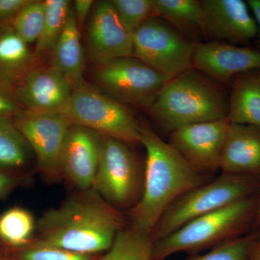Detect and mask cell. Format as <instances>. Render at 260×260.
Instances as JSON below:
<instances>
[{
	"label": "cell",
	"mask_w": 260,
	"mask_h": 260,
	"mask_svg": "<svg viewBox=\"0 0 260 260\" xmlns=\"http://www.w3.org/2000/svg\"><path fill=\"white\" fill-rule=\"evenodd\" d=\"M129 225L122 212L109 204L93 187L77 190L37 220L32 244L85 254L106 253Z\"/></svg>",
	"instance_id": "obj_1"
},
{
	"label": "cell",
	"mask_w": 260,
	"mask_h": 260,
	"mask_svg": "<svg viewBox=\"0 0 260 260\" xmlns=\"http://www.w3.org/2000/svg\"><path fill=\"white\" fill-rule=\"evenodd\" d=\"M140 143L146 150L143 194L128 213L129 225L151 234L162 214L184 193L213 180L195 171L147 123H140Z\"/></svg>",
	"instance_id": "obj_2"
},
{
	"label": "cell",
	"mask_w": 260,
	"mask_h": 260,
	"mask_svg": "<svg viewBox=\"0 0 260 260\" xmlns=\"http://www.w3.org/2000/svg\"><path fill=\"white\" fill-rule=\"evenodd\" d=\"M148 111L161 129L171 133L189 124L225 119L229 96L213 78L191 68L171 78Z\"/></svg>",
	"instance_id": "obj_3"
},
{
	"label": "cell",
	"mask_w": 260,
	"mask_h": 260,
	"mask_svg": "<svg viewBox=\"0 0 260 260\" xmlns=\"http://www.w3.org/2000/svg\"><path fill=\"white\" fill-rule=\"evenodd\" d=\"M259 203L258 194L188 222L153 242L152 260H164L180 251L194 254L242 237L255 222Z\"/></svg>",
	"instance_id": "obj_4"
},
{
	"label": "cell",
	"mask_w": 260,
	"mask_h": 260,
	"mask_svg": "<svg viewBox=\"0 0 260 260\" xmlns=\"http://www.w3.org/2000/svg\"><path fill=\"white\" fill-rule=\"evenodd\" d=\"M259 190L260 177L222 174L173 202L150 235L153 242L158 241L198 217L258 194Z\"/></svg>",
	"instance_id": "obj_5"
},
{
	"label": "cell",
	"mask_w": 260,
	"mask_h": 260,
	"mask_svg": "<svg viewBox=\"0 0 260 260\" xmlns=\"http://www.w3.org/2000/svg\"><path fill=\"white\" fill-rule=\"evenodd\" d=\"M144 169L127 143L103 136L93 187L116 210L133 209L143 194Z\"/></svg>",
	"instance_id": "obj_6"
},
{
	"label": "cell",
	"mask_w": 260,
	"mask_h": 260,
	"mask_svg": "<svg viewBox=\"0 0 260 260\" xmlns=\"http://www.w3.org/2000/svg\"><path fill=\"white\" fill-rule=\"evenodd\" d=\"M64 113L72 124L127 144L140 143V126L120 102L90 87L73 90Z\"/></svg>",
	"instance_id": "obj_7"
},
{
	"label": "cell",
	"mask_w": 260,
	"mask_h": 260,
	"mask_svg": "<svg viewBox=\"0 0 260 260\" xmlns=\"http://www.w3.org/2000/svg\"><path fill=\"white\" fill-rule=\"evenodd\" d=\"M195 44L154 15L133 34L132 56L172 78L192 68Z\"/></svg>",
	"instance_id": "obj_8"
},
{
	"label": "cell",
	"mask_w": 260,
	"mask_h": 260,
	"mask_svg": "<svg viewBox=\"0 0 260 260\" xmlns=\"http://www.w3.org/2000/svg\"><path fill=\"white\" fill-rule=\"evenodd\" d=\"M93 78L109 96L147 110L171 79L133 56L98 64Z\"/></svg>",
	"instance_id": "obj_9"
},
{
	"label": "cell",
	"mask_w": 260,
	"mask_h": 260,
	"mask_svg": "<svg viewBox=\"0 0 260 260\" xmlns=\"http://www.w3.org/2000/svg\"><path fill=\"white\" fill-rule=\"evenodd\" d=\"M13 120L35 154L38 171L51 182L60 180L59 158L72 125L66 114L22 109Z\"/></svg>",
	"instance_id": "obj_10"
},
{
	"label": "cell",
	"mask_w": 260,
	"mask_h": 260,
	"mask_svg": "<svg viewBox=\"0 0 260 260\" xmlns=\"http://www.w3.org/2000/svg\"><path fill=\"white\" fill-rule=\"evenodd\" d=\"M230 121L227 118L181 126L170 133V143L200 174L213 177L220 170V156Z\"/></svg>",
	"instance_id": "obj_11"
},
{
	"label": "cell",
	"mask_w": 260,
	"mask_h": 260,
	"mask_svg": "<svg viewBox=\"0 0 260 260\" xmlns=\"http://www.w3.org/2000/svg\"><path fill=\"white\" fill-rule=\"evenodd\" d=\"M204 37L210 42L246 44L255 39L257 26L242 0H201Z\"/></svg>",
	"instance_id": "obj_12"
},
{
	"label": "cell",
	"mask_w": 260,
	"mask_h": 260,
	"mask_svg": "<svg viewBox=\"0 0 260 260\" xmlns=\"http://www.w3.org/2000/svg\"><path fill=\"white\" fill-rule=\"evenodd\" d=\"M103 136L93 130L72 124L61 149L59 168L61 179L77 190L93 186Z\"/></svg>",
	"instance_id": "obj_13"
},
{
	"label": "cell",
	"mask_w": 260,
	"mask_h": 260,
	"mask_svg": "<svg viewBox=\"0 0 260 260\" xmlns=\"http://www.w3.org/2000/svg\"><path fill=\"white\" fill-rule=\"evenodd\" d=\"M192 68L223 83L244 73L260 71V51L225 42L195 44Z\"/></svg>",
	"instance_id": "obj_14"
},
{
	"label": "cell",
	"mask_w": 260,
	"mask_h": 260,
	"mask_svg": "<svg viewBox=\"0 0 260 260\" xmlns=\"http://www.w3.org/2000/svg\"><path fill=\"white\" fill-rule=\"evenodd\" d=\"M133 37L111 1L98 3L89 25V57L98 64L133 55Z\"/></svg>",
	"instance_id": "obj_15"
},
{
	"label": "cell",
	"mask_w": 260,
	"mask_h": 260,
	"mask_svg": "<svg viewBox=\"0 0 260 260\" xmlns=\"http://www.w3.org/2000/svg\"><path fill=\"white\" fill-rule=\"evenodd\" d=\"M15 90L23 109L64 112L74 90L64 75L52 67H35Z\"/></svg>",
	"instance_id": "obj_16"
},
{
	"label": "cell",
	"mask_w": 260,
	"mask_h": 260,
	"mask_svg": "<svg viewBox=\"0 0 260 260\" xmlns=\"http://www.w3.org/2000/svg\"><path fill=\"white\" fill-rule=\"evenodd\" d=\"M222 174L260 177V127L231 123L220 156Z\"/></svg>",
	"instance_id": "obj_17"
},
{
	"label": "cell",
	"mask_w": 260,
	"mask_h": 260,
	"mask_svg": "<svg viewBox=\"0 0 260 260\" xmlns=\"http://www.w3.org/2000/svg\"><path fill=\"white\" fill-rule=\"evenodd\" d=\"M80 32L71 8L64 28L51 51V67L64 75L73 90L88 87L84 80L85 59Z\"/></svg>",
	"instance_id": "obj_18"
},
{
	"label": "cell",
	"mask_w": 260,
	"mask_h": 260,
	"mask_svg": "<svg viewBox=\"0 0 260 260\" xmlns=\"http://www.w3.org/2000/svg\"><path fill=\"white\" fill-rule=\"evenodd\" d=\"M35 56L13 27L0 29V80L13 88L35 68Z\"/></svg>",
	"instance_id": "obj_19"
},
{
	"label": "cell",
	"mask_w": 260,
	"mask_h": 260,
	"mask_svg": "<svg viewBox=\"0 0 260 260\" xmlns=\"http://www.w3.org/2000/svg\"><path fill=\"white\" fill-rule=\"evenodd\" d=\"M227 119L231 123L260 127V71H251L232 80Z\"/></svg>",
	"instance_id": "obj_20"
},
{
	"label": "cell",
	"mask_w": 260,
	"mask_h": 260,
	"mask_svg": "<svg viewBox=\"0 0 260 260\" xmlns=\"http://www.w3.org/2000/svg\"><path fill=\"white\" fill-rule=\"evenodd\" d=\"M153 13L191 42L204 37L203 12L199 0H153Z\"/></svg>",
	"instance_id": "obj_21"
},
{
	"label": "cell",
	"mask_w": 260,
	"mask_h": 260,
	"mask_svg": "<svg viewBox=\"0 0 260 260\" xmlns=\"http://www.w3.org/2000/svg\"><path fill=\"white\" fill-rule=\"evenodd\" d=\"M37 229L34 215L23 207L13 206L0 213V242L9 252L31 245Z\"/></svg>",
	"instance_id": "obj_22"
},
{
	"label": "cell",
	"mask_w": 260,
	"mask_h": 260,
	"mask_svg": "<svg viewBox=\"0 0 260 260\" xmlns=\"http://www.w3.org/2000/svg\"><path fill=\"white\" fill-rule=\"evenodd\" d=\"M31 148L10 118H0V167L27 173Z\"/></svg>",
	"instance_id": "obj_23"
},
{
	"label": "cell",
	"mask_w": 260,
	"mask_h": 260,
	"mask_svg": "<svg viewBox=\"0 0 260 260\" xmlns=\"http://www.w3.org/2000/svg\"><path fill=\"white\" fill-rule=\"evenodd\" d=\"M153 242L150 234L129 223L118 234L112 247L101 260H152Z\"/></svg>",
	"instance_id": "obj_24"
},
{
	"label": "cell",
	"mask_w": 260,
	"mask_h": 260,
	"mask_svg": "<svg viewBox=\"0 0 260 260\" xmlns=\"http://www.w3.org/2000/svg\"><path fill=\"white\" fill-rule=\"evenodd\" d=\"M46 13L42 34L34 51L36 59L51 52L60 37L71 10V2L68 0H47Z\"/></svg>",
	"instance_id": "obj_25"
},
{
	"label": "cell",
	"mask_w": 260,
	"mask_h": 260,
	"mask_svg": "<svg viewBox=\"0 0 260 260\" xmlns=\"http://www.w3.org/2000/svg\"><path fill=\"white\" fill-rule=\"evenodd\" d=\"M45 13V1L30 0L17 15L12 27L27 44L36 43L42 34Z\"/></svg>",
	"instance_id": "obj_26"
},
{
	"label": "cell",
	"mask_w": 260,
	"mask_h": 260,
	"mask_svg": "<svg viewBox=\"0 0 260 260\" xmlns=\"http://www.w3.org/2000/svg\"><path fill=\"white\" fill-rule=\"evenodd\" d=\"M257 238L256 234L242 236L215 246L207 254L188 260H249Z\"/></svg>",
	"instance_id": "obj_27"
},
{
	"label": "cell",
	"mask_w": 260,
	"mask_h": 260,
	"mask_svg": "<svg viewBox=\"0 0 260 260\" xmlns=\"http://www.w3.org/2000/svg\"><path fill=\"white\" fill-rule=\"evenodd\" d=\"M121 23L130 34L154 16L153 0H110Z\"/></svg>",
	"instance_id": "obj_28"
},
{
	"label": "cell",
	"mask_w": 260,
	"mask_h": 260,
	"mask_svg": "<svg viewBox=\"0 0 260 260\" xmlns=\"http://www.w3.org/2000/svg\"><path fill=\"white\" fill-rule=\"evenodd\" d=\"M9 256L15 260H101L97 254H85L73 252L59 248L31 245L9 252Z\"/></svg>",
	"instance_id": "obj_29"
},
{
	"label": "cell",
	"mask_w": 260,
	"mask_h": 260,
	"mask_svg": "<svg viewBox=\"0 0 260 260\" xmlns=\"http://www.w3.org/2000/svg\"><path fill=\"white\" fill-rule=\"evenodd\" d=\"M28 173H20L0 167V201L8 199L10 195L20 187L30 183Z\"/></svg>",
	"instance_id": "obj_30"
},
{
	"label": "cell",
	"mask_w": 260,
	"mask_h": 260,
	"mask_svg": "<svg viewBox=\"0 0 260 260\" xmlns=\"http://www.w3.org/2000/svg\"><path fill=\"white\" fill-rule=\"evenodd\" d=\"M22 109L15 88L0 80V118L13 119Z\"/></svg>",
	"instance_id": "obj_31"
},
{
	"label": "cell",
	"mask_w": 260,
	"mask_h": 260,
	"mask_svg": "<svg viewBox=\"0 0 260 260\" xmlns=\"http://www.w3.org/2000/svg\"><path fill=\"white\" fill-rule=\"evenodd\" d=\"M30 0H0V29L12 26L17 15Z\"/></svg>",
	"instance_id": "obj_32"
},
{
	"label": "cell",
	"mask_w": 260,
	"mask_h": 260,
	"mask_svg": "<svg viewBox=\"0 0 260 260\" xmlns=\"http://www.w3.org/2000/svg\"><path fill=\"white\" fill-rule=\"evenodd\" d=\"M93 3L92 0H75L74 2L73 11L80 31L83 28L84 23Z\"/></svg>",
	"instance_id": "obj_33"
},
{
	"label": "cell",
	"mask_w": 260,
	"mask_h": 260,
	"mask_svg": "<svg viewBox=\"0 0 260 260\" xmlns=\"http://www.w3.org/2000/svg\"><path fill=\"white\" fill-rule=\"evenodd\" d=\"M257 26L258 44L260 47V0H248L246 2Z\"/></svg>",
	"instance_id": "obj_34"
},
{
	"label": "cell",
	"mask_w": 260,
	"mask_h": 260,
	"mask_svg": "<svg viewBox=\"0 0 260 260\" xmlns=\"http://www.w3.org/2000/svg\"><path fill=\"white\" fill-rule=\"evenodd\" d=\"M250 259L260 260V235L258 236L255 244L251 251Z\"/></svg>",
	"instance_id": "obj_35"
},
{
	"label": "cell",
	"mask_w": 260,
	"mask_h": 260,
	"mask_svg": "<svg viewBox=\"0 0 260 260\" xmlns=\"http://www.w3.org/2000/svg\"><path fill=\"white\" fill-rule=\"evenodd\" d=\"M9 257V251L0 242V260H6Z\"/></svg>",
	"instance_id": "obj_36"
},
{
	"label": "cell",
	"mask_w": 260,
	"mask_h": 260,
	"mask_svg": "<svg viewBox=\"0 0 260 260\" xmlns=\"http://www.w3.org/2000/svg\"><path fill=\"white\" fill-rule=\"evenodd\" d=\"M254 223H256V225L260 226V194L259 206H258L257 212H256L255 222H254Z\"/></svg>",
	"instance_id": "obj_37"
},
{
	"label": "cell",
	"mask_w": 260,
	"mask_h": 260,
	"mask_svg": "<svg viewBox=\"0 0 260 260\" xmlns=\"http://www.w3.org/2000/svg\"><path fill=\"white\" fill-rule=\"evenodd\" d=\"M6 260H15V259H12V258L10 257V256H9V257H8V259H7Z\"/></svg>",
	"instance_id": "obj_38"
},
{
	"label": "cell",
	"mask_w": 260,
	"mask_h": 260,
	"mask_svg": "<svg viewBox=\"0 0 260 260\" xmlns=\"http://www.w3.org/2000/svg\"><path fill=\"white\" fill-rule=\"evenodd\" d=\"M249 260H253V259H249Z\"/></svg>",
	"instance_id": "obj_39"
}]
</instances>
